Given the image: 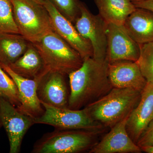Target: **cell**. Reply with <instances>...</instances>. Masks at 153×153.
I'll use <instances>...</instances> for the list:
<instances>
[{"mask_svg":"<svg viewBox=\"0 0 153 153\" xmlns=\"http://www.w3.org/2000/svg\"><path fill=\"white\" fill-rule=\"evenodd\" d=\"M0 120L8 137L10 153H19L25 134L35 124L34 119L0 97Z\"/></svg>","mask_w":153,"mask_h":153,"instance_id":"obj_8","label":"cell"},{"mask_svg":"<svg viewBox=\"0 0 153 153\" xmlns=\"http://www.w3.org/2000/svg\"><path fill=\"white\" fill-rule=\"evenodd\" d=\"M141 92L113 88L106 95L84 108L91 117L104 128H112L128 117L139 102Z\"/></svg>","mask_w":153,"mask_h":153,"instance_id":"obj_2","label":"cell"},{"mask_svg":"<svg viewBox=\"0 0 153 153\" xmlns=\"http://www.w3.org/2000/svg\"><path fill=\"white\" fill-rule=\"evenodd\" d=\"M34 1L36 2L39 3V4H41L43 5L44 2L46 0H34Z\"/></svg>","mask_w":153,"mask_h":153,"instance_id":"obj_27","label":"cell"},{"mask_svg":"<svg viewBox=\"0 0 153 153\" xmlns=\"http://www.w3.org/2000/svg\"><path fill=\"white\" fill-rule=\"evenodd\" d=\"M99 14L107 24L123 25L136 8L131 0H94Z\"/></svg>","mask_w":153,"mask_h":153,"instance_id":"obj_18","label":"cell"},{"mask_svg":"<svg viewBox=\"0 0 153 153\" xmlns=\"http://www.w3.org/2000/svg\"><path fill=\"white\" fill-rule=\"evenodd\" d=\"M108 74L115 88H132L142 92L147 82L137 62L130 60L108 62Z\"/></svg>","mask_w":153,"mask_h":153,"instance_id":"obj_12","label":"cell"},{"mask_svg":"<svg viewBox=\"0 0 153 153\" xmlns=\"http://www.w3.org/2000/svg\"><path fill=\"white\" fill-rule=\"evenodd\" d=\"M100 131L58 129L45 134L35 143L32 153H78L90 150L97 143Z\"/></svg>","mask_w":153,"mask_h":153,"instance_id":"obj_3","label":"cell"},{"mask_svg":"<svg viewBox=\"0 0 153 153\" xmlns=\"http://www.w3.org/2000/svg\"><path fill=\"white\" fill-rule=\"evenodd\" d=\"M8 66L18 75L29 79H38L49 71L38 49L30 42L25 53Z\"/></svg>","mask_w":153,"mask_h":153,"instance_id":"obj_17","label":"cell"},{"mask_svg":"<svg viewBox=\"0 0 153 153\" xmlns=\"http://www.w3.org/2000/svg\"><path fill=\"white\" fill-rule=\"evenodd\" d=\"M43 5L49 13L55 33L77 51L83 59L93 57L90 42L79 34L73 24L56 9L50 0H46Z\"/></svg>","mask_w":153,"mask_h":153,"instance_id":"obj_9","label":"cell"},{"mask_svg":"<svg viewBox=\"0 0 153 153\" xmlns=\"http://www.w3.org/2000/svg\"><path fill=\"white\" fill-rule=\"evenodd\" d=\"M80 8V15L74 23V27L82 37L90 42L94 59L105 62L107 61V23L99 14H92L82 2Z\"/></svg>","mask_w":153,"mask_h":153,"instance_id":"obj_7","label":"cell"},{"mask_svg":"<svg viewBox=\"0 0 153 153\" xmlns=\"http://www.w3.org/2000/svg\"><path fill=\"white\" fill-rule=\"evenodd\" d=\"M136 144L140 148L153 146V120L140 137Z\"/></svg>","mask_w":153,"mask_h":153,"instance_id":"obj_24","label":"cell"},{"mask_svg":"<svg viewBox=\"0 0 153 153\" xmlns=\"http://www.w3.org/2000/svg\"><path fill=\"white\" fill-rule=\"evenodd\" d=\"M65 75L48 71L38 80L37 95L41 103L59 108H68L70 96Z\"/></svg>","mask_w":153,"mask_h":153,"instance_id":"obj_11","label":"cell"},{"mask_svg":"<svg viewBox=\"0 0 153 153\" xmlns=\"http://www.w3.org/2000/svg\"><path fill=\"white\" fill-rule=\"evenodd\" d=\"M153 120V82H147L141 93L139 102L127 120L126 128L134 142L137 143Z\"/></svg>","mask_w":153,"mask_h":153,"instance_id":"obj_13","label":"cell"},{"mask_svg":"<svg viewBox=\"0 0 153 153\" xmlns=\"http://www.w3.org/2000/svg\"><path fill=\"white\" fill-rule=\"evenodd\" d=\"M41 103L44 111L41 116L34 119L35 124L49 125L58 129H86L100 132L104 128L93 120L85 108L72 110Z\"/></svg>","mask_w":153,"mask_h":153,"instance_id":"obj_6","label":"cell"},{"mask_svg":"<svg viewBox=\"0 0 153 153\" xmlns=\"http://www.w3.org/2000/svg\"><path fill=\"white\" fill-rule=\"evenodd\" d=\"M136 8L149 10L153 13V0H131Z\"/></svg>","mask_w":153,"mask_h":153,"instance_id":"obj_25","label":"cell"},{"mask_svg":"<svg viewBox=\"0 0 153 153\" xmlns=\"http://www.w3.org/2000/svg\"><path fill=\"white\" fill-rule=\"evenodd\" d=\"M14 19L21 35L34 44L54 31L48 11L34 0H10Z\"/></svg>","mask_w":153,"mask_h":153,"instance_id":"obj_5","label":"cell"},{"mask_svg":"<svg viewBox=\"0 0 153 153\" xmlns=\"http://www.w3.org/2000/svg\"><path fill=\"white\" fill-rule=\"evenodd\" d=\"M140 148L142 152L147 153H153V146L142 147Z\"/></svg>","mask_w":153,"mask_h":153,"instance_id":"obj_26","label":"cell"},{"mask_svg":"<svg viewBox=\"0 0 153 153\" xmlns=\"http://www.w3.org/2000/svg\"><path fill=\"white\" fill-rule=\"evenodd\" d=\"M56 9L74 24L80 15L79 0H50Z\"/></svg>","mask_w":153,"mask_h":153,"instance_id":"obj_23","label":"cell"},{"mask_svg":"<svg viewBox=\"0 0 153 153\" xmlns=\"http://www.w3.org/2000/svg\"><path fill=\"white\" fill-rule=\"evenodd\" d=\"M126 31L140 45L153 41V13L137 8L126 19L123 25Z\"/></svg>","mask_w":153,"mask_h":153,"instance_id":"obj_16","label":"cell"},{"mask_svg":"<svg viewBox=\"0 0 153 153\" xmlns=\"http://www.w3.org/2000/svg\"><path fill=\"white\" fill-rule=\"evenodd\" d=\"M128 117L111 128L100 141L91 148L90 153H141V148L134 142L126 128Z\"/></svg>","mask_w":153,"mask_h":153,"instance_id":"obj_15","label":"cell"},{"mask_svg":"<svg viewBox=\"0 0 153 153\" xmlns=\"http://www.w3.org/2000/svg\"><path fill=\"white\" fill-rule=\"evenodd\" d=\"M0 65L16 85L20 100V106L17 108L19 111L34 119L41 116L44 108L37 95L38 80L22 77L14 72L7 65Z\"/></svg>","mask_w":153,"mask_h":153,"instance_id":"obj_14","label":"cell"},{"mask_svg":"<svg viewBox=\"0 0 153 153\" xmlns=\"http://www.w3.org/2000/svg\"><path fill=\"white\" fill-rule=\"evenodd\" d=\"M30 43L20 34H0V64L13 63L25 53Z\"/></svg>","mask_w":153,"mask_h":153,"instance_id":"obj_19","label":"cell"},{"mask_svg":"<svg viewBox=\"0 0 153 153\" xmlns=\"http://www.w3.org/2000/svg\"><path fill=\"white\" fill-rule=\"evenodd\" d=\"M20 34L14 19L10 0H0V34Z\"/></svg>","mask_w":153,"mask_h":153,"instance_id":"obj_21","label":"cell"},{"mask_svg":"<svg viewBox=\"0 0 153 153\" xmlns=\"http://www.w3.org/2000/svg\"><path fill=\"white\" fill-rule=\"evenodd\" d=\"M0 97L18 108L20 105L19 91L16 83L0 65Z\"/></svg>","mask_w":153,"mask_h":153,"instance_id":"obj_20","label":"cell"},{"mask_svg":"<svg viewBox=\"0 0 153 153\" xmlns=\"http://www.w3.org/2000/svg\"><path fill=\"white\" fill-rule=\"evenodd\" d=\"M33 44L49 71L68 76L82 66L83 59L80 54L54 31Z\"/></svg>","mask_w":153,"mask_h":153,"instance_id":"obj_4","label":"cell"},{"mask_svg":"<svg viewBox=\"0 0 153 153\" xmlns=\"http://www.w3.org/2000/svg\"><path fill=\"white\" fill-rule=\"evenodd\" d=\"M70 96L68 108L82 109L108 93L113 88L108 74V61L93 57L83 59L82 66L68 75Z\"/></svg>","mask_w":153,"mask_h":153,"instance_id":"obj_1","label":"cell"},{"mask_svg":"<svg viewBox=\"0 0 153 153\" xmlns=\"http://www.w3.org/2000/svg\"><path fill=\"white\" fill-rule=\"evenodd\" d=\"M108 62L126 60L137 62L140 45L129 35L123 25L107 24Z\"/></svg>","mask_w":153,"mask_h":153,"instance_id":"obj_10","label":"cell"},{"mask_svg":"<svg viewBox=\"0 0 153 153\" xmlns=\"http://www.w3.org/2000/svg\"><path fill=\"white\" fill-rule=\"evenodd\" d=\"M136 62L147 81L153 82V41L140 45V57Z\"/></svg>","mask_w":153,"mask_h":153,"instance_id":"obj_22","label":"cell"}]
</instances>
